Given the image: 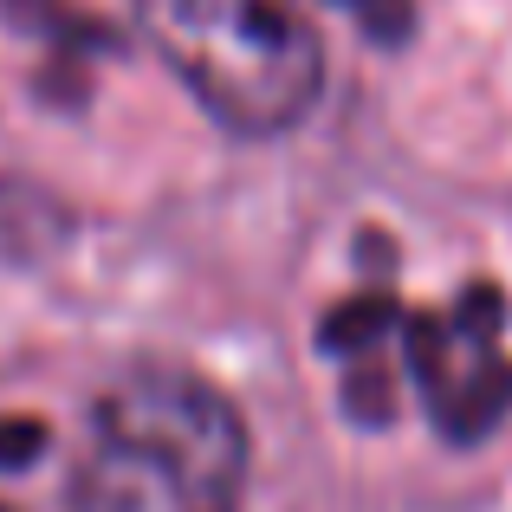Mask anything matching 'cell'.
Returning a JSON list of instances; mask_svg holds the SVG:
<instances>
[{"label":"cell","mask_w":512,"mask_h":512,"mask_svg":"<svg viewBox=\"0 0 512 512\" xmlns=\"http://www.w3.org/2000/svg\"><path fill=\"white\" fill-rule=\"evenodd\" d=\"M0 512H7V506H0Z\"/></svg>","instance_id":"obj_7"},{"label":"cell","mask_w":512,"mask_h":512,"mask_svg":"<svg viewBox=\"0 0 512 512\" xmlns=\"http://www.w3.org/2000/svg\"><path fill=\"white\" fill-rule=\"evenodd\" d=\"M396 318H402V312H396L389 299H350V305H338V312L325 318V331H318V344L357 363V357H370V344L383 338V331L396 325Z\"/></svg>","instance_id":"obj_4"},{"label":"cell","mask_w":512,"mask_h":512,"mask_svg":"<svg viewBox=\"0 0 512 512\" xmlns=\"http://www.w3.org/2000/svg\"><path fill=\"white\" fill-rule=\"evenodd\" d=\"M163 65L240 137L305 124L325 85V39L305 0H130Z\"/></svg>","instance_id":"obj_2"},{"label":"cell","mask_w":512,"mask_h":512,"mask_svg":"<svg viewBox=\"0 0 512 512\" xmlns=\"http://www.w3.org/2000/svg\"><path fill=\"white\" fill-rule=\"evenodd\" d=\"M247 422L182 363H137L98 402L78 467L72 512H240L247 500Z\"/></svg>","instance_id":"obj_1"},{"label":"cell","mask_w":512,"mask_h":512,"mask_svg":"<svg viewBox=\"0 0 512 512\" xmlns=\"http://www.w3.org/2000/svg\"><path fill=\"white\" fill-rule=\"evenodd\" d=\"M350 7H363V0H350Z\"/></svg>","instance_id":"obj_6"},{"label":"cell","mask_w":512,"mask_h":512,"mask_svg":"<svg viewBox=\"0 0 512 512\" xmlns=\"http://www.w3.org/2000/svg\"><path fill=\"white\" fill-rule=\"evenodd\" d=\"M500 318L506 305L493 286H467L454 312L402 318V357H409L415 396L448 441H487L512 409V363L500 350Z\"/></svg>","instance_id":"obj_3"},{"label":"cell","mask_w":512,"mask_h":512,"mask_svg":"<svg viewBox=\"0 0 512 512\" xmlns=\"http://www.w3.org/2000/svg\"><path fill=\"white\" fill-rule=\"evenodd\" d=\"M39 448H46V428L39 422H26V415H7V422H0V467H26Z\"/></svg>","instance_id":"obj_5"}]
</instances>
